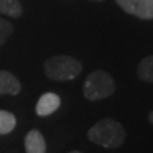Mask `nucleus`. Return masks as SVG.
Segmentation results:
<instances>
[{
	"instance_id": "nucleus-1",
	"label": "nucleus",
	"mask_w": 153,
	"mask_h": 153,
	"mask_svg": "<svg viewBox=\"0 0 153 153\" xmlns=\"http://www.w3.org/2000/svg\"><path fill=\"white\" fill-rule=\"evenodd\" d=\"M88 139L100 147L115 149L125 142V129L119 121L114 119H102L88 130Z\"/></svg>"
},
{
	"instance_id": "nucleus-2",
	"label": "nucleus",
	"mask_w": 153,
	"mask_h": 153,
	"mask_svg": "<svg viewBox=\"0 0 153 153\" xmlns=\"http://www.w3.org/2000/svg\"><path fill=\"white\" fill-rule=\"evenodd\" d=\"M44 70L50 79L64 82L76 78L82 71V64L71 56L57 55L51 56L45 61Z\"/></svg>"
},
{
	"instance_id": "nucleus-3",
	"label": "nucleus",
	"mask_w": 153,
	"mask_h": 153,
	"mask_svg": "<svg viewBox=\"0 0 153 153\" xmlns=\"http://www.w3.org/2000/svg\"><path fill=\"white\" fill-rule=\"evenodd\" d=\"M115 82L112 76L105 70H94L85 79L83 94L88 101H100L107 98L115 92Z\"/></svg>"
},
{
	"instance_id": "nucleus-4",
	"label": "nucleus",
	"mask_w": 153,
	"mask_h": 153,
	"mask_svg": "<svg viewBox=\"0 0 153 153\" xmlns=\"http://www.w3.org/2000/svg\"><path fill=\"white\" fill-rule=\"evenodd\" d=\"M125 13L140 19H153V0H115Z\"/></svg>"
},
{
	"instance_id": "nucleus-5",
	"label": "nucleus",
	"mask_w": 153,
	"mask_h": 153,
	"mask_svg": "<svg viewBox=\"0 0 153 153\" xmlns=\"http://www.w3.org/2000/svg\"><path fill=\"white\" fill-rule=\"evenodd\" d=\"M60 97L55 93L47 92L42 94L36 105V114L38 116H49L60 107Z\"/></svg>"
},
{
	"instance_id": "nucleus-6",
	"label": "nucleus",
	"mask_w": 153,
	"mask_h": 153,
	"mask_svg": "<svg viewBox=\"0 0 153 153\" xmlns=\"http://www.w3.org/2000/svg\"><path fill=\"white\" fill-rule=\"evenodd\" d=\"M25 148L27 153H46V140L40 130L28 131L25 138Z\"/></svg>"
},
{
	"instance_id": "nucleus-7",
	"label": "nucleus",
	"mask_w": 153,
	"mask_h": 153,
	"mask_svg": "<svg viewBox=\"0 0 153 153\" xmlns=\"http://www.w3.org/2000/svg\"><path fill=\"white\" fill-rule=\"evenodd\" d=\"M21 83L12 73L7 70H0V94L16 96L21 92Z\"/></svg>"
},
{
	"instance_id": "nucleus-8",
	"label": "nucleus",
	"mask_w": 153,
	"mask_h": 153,
	"mask_svg": "<svg viewBox=\"0 0 153 153\" xmlns=\"http://www.w3.org/2000/svg\"><path fill=\"white\" fill-rule=\"evenodd\" d=\"M137 74L139 79L148 83H153V55L147 56L140 61L137 69Z\"/></svg>"
},
{
	"instance_id": "nucleus-9",
	"label": "nucleus",
	"mask_w": 153,
	"mask_h": 153,
	"mask_svg": "<svg viewBox=\"0 0 153 153\" xmlns=\"http://www.w3.org/2000/svg\"><path fill=\"white\" fill-rule=\"evenodd\" d=\"M22 5L19 0H0V13L8 17L18 18L22 14Z\"/></svg>"
},
{
	"instance_id": "nucleus-10",
	"label": "nucleus",
	"mask_w": 153,
	"mask_h": 153,
	"mask_svg": "<svg viewBox=\"0 0 153 153\" xmlns=\"http://www.w3.org/2000/svg\"><path fill=\"white\" fill-rule=\"evenodd\" d=\"M16 116L12 112L0 110V134H8L16 128Z\"/></svg>"
},
{
	"instance_id": "nucleus-11",
	"label": "nucleus",
	"mask_w": 153,
	"mask_h": 153,
	"mask_svg": "<svg viewBox=\"0 0 153 153\" xmlns=\"http://www.w3.org/2000/svg\"><path fill=\"white\" fill-rule=\"evenodd\" d=\"M12 33H13V26L5 19L0 18V46L5 44V41Z\"/></svg>"
},
{
	"instance_id": "nucleus-12",
	"label": "nucleus",
	"mask_w": 153,
	"mask_h": 153,
	"mask_svg": "<svg viewBox=\"0 0 153 153\" xmlns=\"http://www.w3.org/2000/svg\"><path fill=\"white\" fill-rule=\"evenodd\" d=\"M148 120H149V123L153 125V111H151L149 115H148Z\"/></svg>"
},
{
	"instance_id": "nucleus-13",
	"label": "nucleus",
	"mask_w": 153,
	"mask_h": 153,
	"mask_svg": "<svg viewBox=\"0 0 153 153\" xmlns=\"http://www.w3.org/2000/svg\"><path fill=\"white\" fill-rule=\"evenodd\" d=\"M69 153H83V152H80V151H71V152H69Z\"/></svg>"
},
{
	"instance_id": "nucleus-14",
	"label": "nucleus",
	"mask_w": 153,
	"mask_h": 153,
	"mask_svg": "<svg viewBox=\"0 0 153 153\" xmlns=\"http://www.w3.org/2000/svg\"><path fill=\"white\" fill-rule=\"evenodd\" d=\"M94 1H102V0H94Z\"/></svg>"
}]
</instances>
